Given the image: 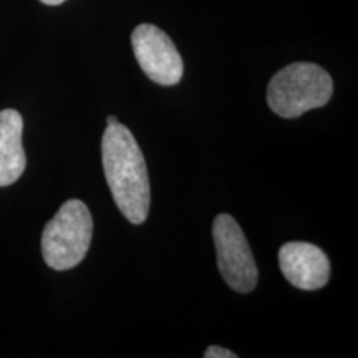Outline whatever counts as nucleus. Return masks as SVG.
Instances as JSON below:
<instances>
[{
    "label": "nucleus",
    "instance_id": "nucleus-1",
    "mask_svg": "<svg viewBox=\"0 0 358 358\" xmlns=\"http://www.w3.org/2000/svg\"><path fill=\"white\" fill-rule=\"evenodd\" d=\"M101 159L118 209L131 224H143L150 213V176L145 156L127 127L120 123L106 127L101 140Z\"/></svg>",
    "mask_w": 358,
    "mask_h": 358
},
{
    "label": "nucleus",
    "instance_id": "nucleus-2",
    "mask_svg": "<svg viewBox=\"0 0 358 358\" xmlns=\"http://www.w3.org/2000/svg\"><path fill=\"white\" fill-rule=\"evenodd\" d=\"M334 82L320 65L297 62L272 77L267 88V103L282 118H297L308 110L330 101Z\"/></svg>",
    "mask_w": 358,
    "mask_h": 358
},
{
    "label": "nucleus",
    "instance_id": "nucleus-3",
    "mask_svg": "<svg viewBox=\"0 0 358 358\" xmlns=\"http://www.w3.org/2000/svg\"><path fill=\"white\" fill-rule=\"evenodd\" d=\"M93 236V219L83 201L70 199L58 209L42 234V254L48 267L69 271L87 256Z\"/></svg>",
    "mask_w": 358,
    "mask_h": 358
},
{
    "label": "nucleus",
    "instance_id": "nucleus-4",
    "mask_svg": "<svg viewBox=\"0 0 358 358\" xmlns=\"http://www.w3.org/2000/svg\"><path fill=\"white\" fill-rule=\"evenodd\" d=\"M217 267L232 290L249 294L256 289L259 271L243 229L229 214H219L213 224Z\"/></svg>",
    "mask_w": 358,
    "mask_h": 358
},
{
    "label": "nucleus",
    "instance_id": "nucleus-5",
    "mask_svg": "<svg viewBox=\"0 0 358 358\" xmlns=\"http://www.w3.org/2000/svg\"><path fill=\"white\" fill-rule=\"evenodd\" d=\"M131 45L138 65L151 82L163 87L181 82L185 65L168 34L156 25L141 24L133 30Z\"/></svg>",
    "mask_w": 358,
    "mask_h": 358
},
{
    "label": "nucleus",
    "instance_id": "nucleus-6",
    "mask_svg": "<svg viewBox=\"0 0 358 358\" xmlns=\"http://www.w3.org/2000/svg\"><path fill=\"white\" fill-rule=\"evenodd\" d=\"M282 274L294 287L317 290L330 279V261L325 252L308 243H287L279 250Z\"/></svg>",
    "mask_w": 358,
    "mask_h": 358
},
{
    "label": "nucleus",
    "instance_id": "nucleus-7",
    "mask_svg": "<svg viewBox=\"0 0 358 358\" xmlns=\"http://www.w3.org/2000/svg\"><path fill=\"white\" fill-rule=\"evenodd\" d=\"M24 120L19 111H0V187L10 186L20 179L27 166L22 146Z\"/></svg>",
    "mask_w": 358,
    "mask_h": 358
},
{
    "label": "nucleus",
    "instance_id": "nucleus-8",
    "mask_svg": "<svg viewBox=\"0 0 358 358\" xmlns=\"http://www.w3.org/2000/svg\"><path fill=\"white\" fill-rule=\"evenodd\" d=\"M204 357H206V358H236L237 355H236L234 352L226 350V348L213 345V347H208V348H206Z\"/></svg>",
    "mask_w": 358,
    "mask_h": 358
},
{
    "label": "nucleus",
    "instance_id": "nucleus-9",
    "mask_svg": "<svg viewBox=\"0 0 358 358\" xmlns=\"http://www.w3.org/2000/svg\"><path fill=\"white\" fill-rule=\"evenodd\" d=\"M45 6H60V3L66 2V0H40Z\"/></svg>",
    "mask_w": 358,
    "mask_h": 358
},
{
    "label": "nucleus",
    "instance_id": "nucleus-10",
    "mask_svg": "<svg viewBox=\"0 0 358 358\" xmlns=\"http://www.w3.org/2000/svg\"><path fill=\"white\" fill-rule=\"evenodd\" d=\"M106 123H108V124H115V123H118V120H116V116L110 115L108 118H106Z\"/></svg>",
    "mask_w": 358,
    "mask_h": 358
}]
</instances>
